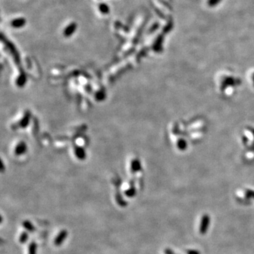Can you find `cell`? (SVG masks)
Masks as SVG:
<instances>
[{"instance_id": "3", "label": "cell", "mask_w": 254, "mask_h": 254, "mask_svg": "<svg viewBox=\"0 0 254 254\" xmlns=\"http://www.w3.org/2000/svg\"><path fill=\"white\" fill-rule=\"evenodd\" d=\"M23 227L26 229V230L30 233L34 232L36 231V228H35L34 225L33 224V223L29 220H25L22 223Z\"/></svg>"}, {"instance_id": "1", "label": "cell", "mask_w": 254, "mask_h": 254, "mask_svg": "<svg viewBox=\"0 0 254 254\" xmlns=\"http://www.w3.org/2000/svg\"><path fill=\"white\" fill-rule=\"evenodd\" d=\"M68 236V232L66 230H63L60 231V232L57 234V236L55 237V240H54V244L56 246H59L64 243L65 239H67Z\"/></svg>"}, {"instance_id": "7", "label": "cell", "mask_w": 254, "mask_h": 254, "mask_svg": "<svg viewBox=\"0 0 254 254\" xmlns=\"http://www.w3.org/2000/svg\"><path fill=\"white\" fill-rule=\"evenodd\" d=\"M189 254H199V253H197V252L194 251H189Z\"/></svg>"}, {"instance_id": "6", "label": "cell", "mask_w": 254, "mask_h": 254, "mask_svg": "<svg viewBox=\"0 0 254 254\" xmlns=\"http://www.w3.org/2000/svg\"><path fill=\"white\" fill-rule=\"evenodd\" d=\"M221 2V0H208V5L210 7H215V6L218 5Z\"/></svg>"}, {"instance_id": "4", "label": "cell", "mask_w": 254, "mask_h": 254, "mask_svg": "<svg viewBox=\"0 0 254 254\" xmlns=\"http://www.w3.org/2000/svg\"><path fill=\"white\" fill-rule=\"evenodd\" d=\"M38 246L35 241H32L28 246V254H37Z\"/></svg>"}, {"instance_id": "5", "label": "cell", "mask_w": 254, "mask_h": 254, "mask_svg": "<svg viewBox=\"0 0 254 254\" xmlns=\"http://www.w3.org/2000/svg\"><path fill=\"white\" fill-rule=\"evenodd\" d=\"M28 239H29V235H28V232H22L20 235L19 242L21 243V244H24V243H26L27 242V241L28 240Z\"/></svg>"}, {"instance_id": "2", "label": "cell", "mask_w": 254, "mask_h": 254, "mask_svg": "<svg viewBox=\"0 0 254 254\" xmlns=\"http://www.w3.org/2000/svg\"><path fill=\"white\" fill-rule=\"evenodd\" d=\"M210 223V218L208 215H204L202 218L201 223V227H200V232L201 234H205L208 228V224Z\"/></svg>"}]
</instances>
